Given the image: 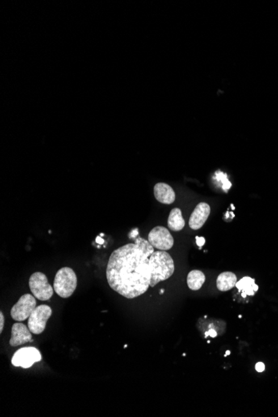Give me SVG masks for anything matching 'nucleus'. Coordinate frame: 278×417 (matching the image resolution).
<instances>
[{"label": "nucleus", "mask_w": 278, "mask_h": 417, "mask_svg": "<svg viewBox=\"0 0 278 417\" xmlns=\"http://www.w3.org/2000/svg\"><path fill=\"white\" fill-rule=\"evenodd\" d=\"M151 269L150 287H155L159 282L171 278L174 273V260L166 251H157L149 258Z\"/></svg>", "instance_id": "2"}, {"label": "nucleus", "mask_w": 278, "mask_h": 417, "mask_svg": "<svg viewBox=\"0 0 278 417\" xmlns=\"http://www.w3.org/2000/svg\"><path fill=\"white\" fill-rule=\"evenodd\" d=\"M206 281L205 274L199 270L191 271L187 275V283L189 289L198 291L203 287Z\"/></svg>", "instance_id": "15"}, {"label": "nucleus", "mask_w": 278, "mask_h": 417, "mask_svg": "<svg viewBox=\"0 0 278 417\" xmlns=\"http://www.w3.org/2000/svg\"><path fill=\"white\" fill-rule=\"evenodd\" d=\"M169 228L174 232H179L185 227V220L181 209H172L168 219Z\"/></svg>", "instance_id": "14"}, {"label": "nucleus", "mask_w": 278, "mask_h": 417, "mask_svg": "<svg viewBox=\"0 0 278 417\" xmlns=\"http://www.w3.org/2000/svg\"><path fill=\"white\" fill-rule=\"evenodd\" d=\"M52 313V308L48 306L40 305L37 307L29 318L27 327L30 332L35 335L44 333L47 321L50 318Z\"/></svg>", "instance_id": "5"}, {"label": "nucleus", "mask_w": 278, "mask_h": 417, "mask_svg": "<svg viewBox=\"0 0 278 417\" xmlns=\"http://www.w3.org/2000/svg\"><path fill=\"white\" fill-rule=\"evenodd\" d=\"M216 337L217 336V331L214 330V329H209L208 332H206L205 333V337Z\"/></svg>", "instance_id": "17"}, {"label": "nucleus", "mask_w": 278, "mask_h": 417, "mask_svg": "<svg viewBox=\"0 0 278 417\" xmlns=\"http://www.w3.org/2000/svg\"><path fill=\"white\" fill-rule=\"evenodd\" d=\"M35 298L36 297L31 294H24L21 296L18 303L12 307L10 312L12 318L19 322L30 318L32 312L36 308Z\"/></svg>", "instance_id": "6"}, {"label": "nucleus", "mask_w": 278, "mask_h": 417, "mask_svg": "<svg viewBox=\"0 0 278 417\" xmlns=\"http://www.w3.org/2000/svg\"><path fill=\"white\" fill-rule=\"evenodd\" d=\"M256 371L258 372H263L265 371V365L263 362H258L255 366Z\"/></svg>", "instance_id": "16"}, {"label": "nucleus", "mask_w": 278, "mask_h": 417, "mask_svg": "<svg viewBox=\"0 0 278 417\" xmlns=\"http://www.w3.org/2000/svg\"><path fill=\"white\" fill-rule=\"evenodd\" d=\"M196 240H197V244L199 246V248H202L204 244H205V239L204 237H199V236H196Z\"/></svg>", "instance_id": "19"}, {"label": "nucleus", "mask_w": 278, "mask_h": 417, "mask_svg": "<svg viewBox=\"0 0 278 417\" xmlns=\"http://www.w3.org/2000/svg\"><path fill=\"white\" fill-rule=\"evenodd\" d=\"M30 287L33 295L40 301L49 300L53 295L54 289L48 283L47 276L44 273H34L30 278Z\"/></svg>", "instance_id": "4"}, {"label": "nucleus", "mask_w": 278, "mask_h": 417, "mask_svg": "<svg viewBox=\"0 0 278 417\" xmlns=\"http://www.w3.org/2000/svg\"><path fill=\"white\" fill-rule=\"evenodd\" d=\"M229 354H230V351H227L226 355H225V356H227V355H229Z\"/></svg>", "instance_id": "20"}, {"label": "nucleus", "mask_w": 278, "mask_h": 417, "mask_svg": "<svg viewBox=\"0 0 278 417\" xmlns=\"http://www.w3.org/2000/svg\"><path fill=\"white\" fill-rule=\"evenodd\" d=\"M153 248L149 242L137 236L134 243L113 252L106 271L110 287L128 299L145 293L150 287L149 258Z\"/></svg>", "instance_id": "1"}, {"label": "nucleus", "mask_w": 278, "mask_h": 417, "mask_svg": "<svg viewBox=\"0 0 278 417\" xmlns=\"http://www.w3.org/2000/svg\"><path fill=\"white\" fill-rule=\"evenodd\" d=\"M237 276L232 272H224L217 277V287L219 291H227L236 287Z\"/></svg>", "instance_id": "13"}, {"label": "nucleus", "mask_w": 278, "mask_h": 417, "mask_svg": "<svg viewBox=\"0 0 278 417\" xmlns=\"http://www.w3.org/2000/svg\"><path fill=\"white\" fill-rule=\"evenodd\" d=\"M163 292H164V290H161V291H160V293L161 294L163 293Z\"/></svg>", "instance_id": "21"}, {"label": "nucleus", "mask_w": 278, "mask_h": 417, "mask_svg": "<svg viewBox=\"0 0 278 417\" xmlns=\"http://www.w3.org/2000/svg\"><path fill=\"white\" fill-rule=\"evenodd\" d=\"M30 342H33V338L29 327L20 322L14 324L12 326L9 345L11 346H18Z\"/></svg>", "instance_id": "10"}, {"label": "nucleus", "mask_w": 278, "mask_h": 417, "mask_svg": "<svg viewBox=\"0 0 278 417\" xmlns=\"http://www.w3.org/2000/svg\"><path fill=\"white\" fill-rule=\"evenodd\" d=\"M153 193L157 202L162 204L174 203L176 199L175 192L172 188L171 186L164 183H159L156 184L153 188Z\"/></svg>", "instance_id": "11"}, {"label": "nucleus", "mask_w": 278, "mask_h": 417, "mask_svg": "<svg viewBox=\"0 0 278 417\" xmlns=\"http://www.w3.org/2000/svg\"><path fill=\"white\" fill-rule=\"evenodd\" d=\"M78 279L73 269L63 267L58 272L53 282L55 292L62 298H69L77 288Z\"/></svg>", "instance_id": "3"}, {"label": "nucleus", "mask_w": 278, "mask_h": 417, "mask_svg": "<svg viewBox=\"0 0 278 417\" xmlns=\"http://www.w3.org/2000/svg\"><path fill=\"white\" fill-rule=\"evenodd\" d=\"M4 325H5V316L1 312H0V333H2L4 330Z\"/></svg>", "instance_id": "18"}, {"label": "nucleus", "mask_w": 278, "mask_h": 417, "mask_svg": "<svg viewBox=\"0 0 278 417\" xmlns=\"http://www.w3.org/2000/svg\"><path fill=\"white\" fill-rule=\"evenodd\" d=\"M41 354L38 349L35 347H24L21 348L14 353L12 358V364L14 367H21L23 368H30L35 362L41 361Z\"/></svg>", "instance_id": "8"}, {"label": "nucleus", "mask_w": 278, "mask_h": 417, "mask_svg": "<svg viewBox=\"0 0 278 417\" xmlns=\"http://www.w3.org/2000/svg\"><path fill=\"white\" fill-rule=\"evenodd\" d=\"M148 242L153 248L160 251H168L174 247V239L166 227H154L148 234Z\"/></svg>", "instance_id": "7"}, {"label": "nucleus", "mask_w": 278, "mask_h": 417, "mask_svg": "<svg viewBox=\"0 0 278 417\" xmlns=\"http://www.w3.org/2000/svg\"><path fill=\"white\" fill-rule=\"evenodd\" d=\"M236 287L238 289V291L242 293L243 297H246V296H254L259 289L258 285L256 284L255 279L252 278L251 277H244L237 282Z\"/></svg>", "instance_id": "12"}, {"label": "nucleus", "mask_w": 278, "mask_h": 417, "mask_svg": "<svg viewBox=\"0 0 278 417\" xmlns=\"http://www.w3.org/2000/svg\"><path fill=\"white\" fill-rule=\"evenodd\" d=\"M211 213V207L207 202H200L197 205L189 218V227L191 229L199 230L203 227L208 220Z\"/></svg>", "instance_id": "9"}]
</instances>
